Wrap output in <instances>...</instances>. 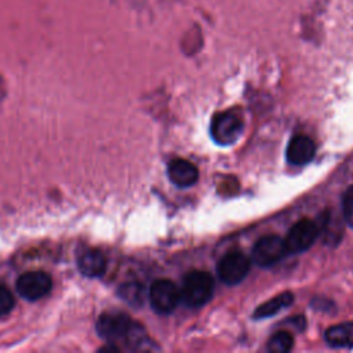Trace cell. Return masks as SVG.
I'll return each instance as SVG.
<instances>
[{"label": "cell", "instance_id": "1", "mask_svg": "<svg viewBox=\"0 0 353 353\" xmlns=\"http://www.w3.org/2000/svg\"><path fill=\"white\" fill-rule=\"evenodd\" d=\"M98 334L109 341L116 343L119 341H128L130 345L138 347L143 343L145 332L141 325L132 323V320L124 313H103L97 321Z\"/></svg>", "mask_w": 353, "mask_h": 353}, {"label": "cell", "instance_id": "2", "mask_svg": "<svg viewBox=\"0 0 353 353\" xmlns=\"http://www.w3.org/2000/svg\"><path fill=\"white\" fill-rule=\"evenodd\" d=\"M179 292L181 299L186 306L200 307L205 305L214 294L212 276L203 270H192L183 277Z\"/></svg>", "mask_w": 353, "mask_h": 353}, {"label": "cell", "instance_id": "3", "mask_svg": "<svg viewBox=\"0 0 353 353\" xmlns=\"http://www.w3.org/2000/svg\"><path fill=\"white\" fill-rule=\"evenodd\" d=\"M210 131L218 145H232L243 132V121L232 112H221L212 117Z\"/></svg>", "mask_w": 353, "mask_h": 353}, {"label": "cell", "instance_id": "4", "mask_svg": "<svg viewBox=\"0 0 353 353\" xmlns=\"http://www.w3.org/2000/svg\"><path fill=\"white\" fill-rule=\"evenodd\" d=\"M150 306L156 313L168 314L174 312L181 301V292L178 287L167 279L156 280L149 290Z\"/></svg>", "mask_w": 353, "mask_h": 353}, {"label": "cell", "instance_id": "5", "mask_svg": "<svg viewBox=\"0 0 353 353\" xmlns=\"http://www.w3.org/2000/svg\"><path fill=\"white\" fill-rule=\"evenodd\" d=\"M288 254L284 239L276 234L261 237L252 248V261L262 268L273 266Z\"/></svg>", "mask_w": 353, "mask_h": 353}, {"label": "cell", "instance_id": "6", "mask_svg": "<svg viewBox=\"0 0 353 353\" xmlns=\"http://www.w3.org/2000/svg\"><path fill=\"white\" fill-rule=\"evenodd\" d=\"M320 234L319 225L310 219H301L288 230L284 243L288 254H298L309 250Z\"/></svg>", "mask_w": 353, "mask_h": 353}, {"label": "cell", "instance_id": "7", "mask_svg": "<svg viewBox=\"0 0 353 353\" xmlns=\"http://www.w3.org/2000/svg\"><path fill=\"white\" fill-rule=\"evenodd\" d=\"M251 262L241 251H230L218 263V276L222 283L234 285L250 272Z\"/></svg>", "mask_w": 353, "mask_h": 353}, {"label": "cell", "instance_id": "8", "mask_svg": "<svg viewBox=\"0 0 353 353\" xmlns=\"http://www.w3.org/2000/svg\"><path fill=\"white\" fill-rule=\"evenodd\" d=\"M52 288L51 277L40 270L26 272L17 280L18 294L28 301H37L46 296Z\"/></svg>", "mask_w": 353, "mask_h": 353}, {"label": "cell", "instance_id": "9", "mask_svg": "<svg viewBox=\"0 0 353 353\" xmlns=\"http://www.w3.org/2000/svg\"><path fill=\"white\" fill-rule=\"evenodd\" d=\"M314 143L309 137L295 135L288 142L285 157L287 161L292 165H305L314 157Z\"/></svg>", "mask_w": 353, "mask_h": 353}, {"label": "cell", "instance_id": "10", "mask_svg": "<svg viewBox=\"0 0 353 353\" xmlns=\"http://www.w3.org/2000/svg\"><path fill=\"white\" fill-rule=\"evenodd\" d=\"M167 172L170 176V181L179 188H189L194 185L199 179L197 167L185 159L171 160L168 163Z\"/></svg>", "mask_w": 353, "mask_h": 353}, {"label": "cell", "instance_id": "11", "mask_svg": "<svg viewBox=\"0 0 353 353\" xmlns=\"http://www.w3.org/2000/svg\"><path fill=\"white\" fill-rule=\"evenodd\" d=\"M77 268L85 277H101L106 270V258L99 250L85 248L77 255Z\"/></svg>", "mask_w": 353, "mask_h": 353}, {"label": "cell", "instance_id": "12", "mask_svg": "<svg viewBox=\"0 0 353 353\" xmlns=\"http://www.w3.org/2000/svg\"><path fill=\"white\" fill-rule=\"evenodd\" d=\"M325 342L331 347H352L353 346V323H341L330 327L325 331Z\"/></svg>", "mask_w": 353, "mask_h": 353}, {"label": "cell", "instance_id": "13", "mask_svg": "<svg viewBox=\"0 0 353 353\" xmlns=\"http://www.w3.org/2000/svg\"><path fill=\"white\" fill-rule=\"evenodd\" d=\"M292 301H294V295L291 292L279 294L277 296H274V298L263 302L262 305H259L254 312V317L255 319H265V317L273 316L277 312H280L283 307L291 305Z\"/></svg>", "mask_w": 353, "mask_h": 353}, {"label": "cell", "instance_id": "14", "mask_svg": "<svg viewBox=\"0 0 353 353\" xmlns=\"http://www.w3.org/2000/svg\"><path fill=\"white\" fill-rule=\"evenodd\" d=\"M119 294L120 296L130 305H134V306H139L142 305L143 299H145V291H143V287L138 283H127V284H123L120 285V290H119Z\"/></svg>", "mask_w": 353, "mask_h": 353}, {"label": "cell", "instance_id": "15", "mask_svg": "<svg viewBox=\"0 0 353 353\" xmlns=\"http://www.w3.org/2000/svg\"><path fill=\"white\" fill-rule=\"evenodd\" d=\"M292 347V336L287 331L276 332L268 342V350L273 353H285Z\"/></svg>", "mask_w": 353, "mask_h": 353}, {"label": "cell", "instance_id": "16", "mask_svg": "<svg viewBox=\"0 0 353 353\" xmlns=\"http://www.w3.org/2000/svg\"><path fill=\"white\" fill-rule=\"evenodd\" d=\"M342 211L346 223L353 228V185L347 188L342 199Z\"/></svg>", "mask_w": 353, "mask_h": 353}, {"label": "cell", "instance_id": "17", "mask_svg": "<svg viewBox=\"0 0 353 353\" xmlns=\"http://www.w3.org/2000/svg\"><path fill=\"white\" fill-rule=\"evenodd\" d=\"M14 302L15 301L11 291L7 287L0 285V319L7 316L12 310Z\"/></svg>", "mask_w": 353, "mask_h": 353}]
</instances>
